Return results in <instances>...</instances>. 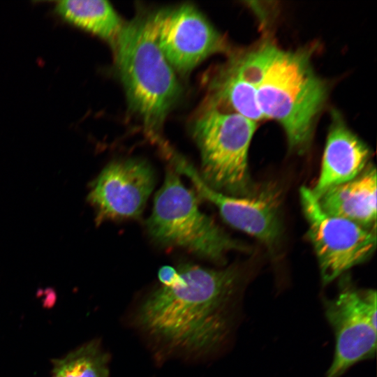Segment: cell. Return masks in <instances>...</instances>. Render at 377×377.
I'll return each mask as SVG.
<instances>
[{
    "label": "cell",
    "mask_w": 377,
    "mask_h": 377,
    "mask_svg": "<svg viewBox=\"0 0 377 377\" xmlns=\"http://www.w3.org/2000/svg\"><path fill=\"white\" fill-rule=\"evenodd\" d=\"M144 300L137 321L148 334L188 353L216 349L228 331V309L239 282L237 268L186 263Z\"/></svg>",
    "instance_id": "1"
},
{
    "label": "cell",
    "mask_w": 377,
    "mask_h": 377,
    "mask_svg": "<svg viewBox=\"0 0 377 377\" xmlns=\"http://www.w3.org/2000/svg\"><path fill=\"white\" fill-rule=\"evenodd\" d=\"M310 50H285L274 45L257 86L265 119L276 120L290 149L310 145L316 119L327 98V84L315 72Z\"/></svg>",
    "instance_id": "2"
},
{
    "label": "cell",
    "mask_w": 377,
    "mask_h": 377,
    "mask_svg": "<svg viewBox=\"0 0 377 377\" xmlns=\"http://www.w3.org/2000/svg\"><path fill=\"white\" fill-rule=\"evenodd\" d=\"M112 47L130 107L149 131H157L181 88L158 43L155 14L124 23Z\"/></svg>",
    "instance_id": "3"
},
{
    "label": "cell",
    "mask_w": 377,
    "mask_h": 377,
    "mask_svg": "<svg viewBox=\"0 0 377 377\" xmlns=\"http://www.w3.org/2000/svg\"><path fill=\"white\" fill-rule=\"evenodd\" d=\"M146 228L158 244L180 247L217 263L223 262L230 251L248 250L200 210L196 195L173 168L167 169L163 184L155 195Z\"/></svg>",
    "instance_id": "4"
},
{
    "label": "cell",
    "mask_w": 377,
    "mask_h": 377,
    "mask_svg": "<svg viewBox=\"0 0 377 377\" xmlns=\"http://www.w3.org/2000/svg\"><path fill=\"white\" fill-rule=\"evenodd\" d=\"M257 123L209 103L195 119L192 134L201 156L202 180L227 195H250L248 154Z\"/></svg>",
    "instance_id": "5"
},
{
    "label": "cell",
    "mask_w": 377,
    "mask_h": 377,
    "mask_svg": "<svg viewBox=\"0 0 377 377\" xmlns=\"http://www.w3.org/2000/svg\"><path fill=\"white\" fill-rule=\"evenodd\" d=\"M376 297L375 290L357 288L345 279L337 295L323 301L335 337L334 357L325 377H340L355 364L375 357Z\"/></svg>",
    "instance_id": "6"
},
{
    "label": "cell",
    "mask_w": 377,
    "mask_h": 377,
    "mask_svg": "<svg viewBox=\"0 0 377 377\" xmlns=\"http://www.w3.org/2000/svg\"><path fill=\"white\" fill-rule=\"evenodd\" d=\"M300 195L323 285L372 255L376 247V231L325 213L311 188L302 186Z\"/></svg>",
    "instance_id": "7"
},
{
    "label": "cell",
    "mask_w": 377,
    "mask_h": 377,
    "mask_svg": "<svg viewBox=\"0 0 377 377\" xmlns=\"http://www.w3.org/2000/svg\"><path fill=\"white\" fill-rule=\"evenodd\" d=\"M155 185L153 168L138 158L108 163L90 184L87 200L98 223L140 217Z\"/></svg>",
    "instance_id": "8"
},
{
    "label": "cell",
    "mask_w": 377,
    "mask_h": 377,
    "mask_svg": "<svg viewBox=\"0 0 377 377\" xmlns=\"http://www.w3.org/2000/svg\"><path fill=\"white\" fill-rule=\"evenodd\" d=\"M158 43L177 71L186 73L209 56L227 52L226 39L195 8L183 5L155 13Z\"/></svg>",
    "instance_id": "9"
},
{
    "label": "cell",
    "mask_w": 377,
    "mask_h": 377,
    "mask_svg": "<svg viewBox=\"0 0 377 377\" xmlns=\"http://www.w3.org/2000/svg\"><path fill=\"white\" fill-rule=\"evenodd\" d=\"M171 158L175 169L190 178L200 194L218 209L226 223L256 238L270 249L276 246L282 228L277 202L272 195L262 193L235 196L219 192L207 186L186 160L176 154Z\"/></svg>",
    "instance_id": "10"
},
{
    "label": "cell",
    "mask_w": 377,
    "mask_h": 377,
    "mask_svg": "<svg viewBox=\"0 0 377 377\" xmlns=\"http://www.w3.org/2000/svg\"><path fill=\"white\" fill-rule=\"evenodd\" d=\"M318 180L311 189L316 198L330 188L357 177L367 167L368 146L346 124L336 111L332 112Z\"/></svg>",
    "instance_id": "11"
},
{
    "label": "cell",
    "mask_w": 377,
    "mask_h": 377,
    "mask_svg": "<svg viewBox=\"0 0 377 377\" xmlns=\"http://www.w3.org/2000/svg\"><path fill=\"white\" fill-rule=\"evenodd\" d=\"M376 170L369 165L355 179L332 186L317 198L328 215L376 231Z\"/></svg>",
    "instance_id": "12"
},
{
    "label": "cell",
    "mask_w": 377,
    "mask_h": 377,
    "mask_svg": "<svg viewBox=\"0 0 377 377\" xmlns=\"http://www.w3.org/2000/svg\"><path fill=\"white\" fill-rule=\"evenodd\" d=\"M210 102L256 123L265 119L260 109L257 87L240 71L234 58L223 66L212 82Z\"/></svg>",
    "instance_id": "13"
},
{
    "label": "cell",
    "mask_w": 377,
    "mask_h": 377,
    "mask_svg": "<svg viewBox=\"0 0 377 377\" xmlns=\"http://www.w3.org/2000/svg\"><path fill=\"white\" fill-rule=\"evenodd\" d=\"M54 10L66 22L98 36L112 46L124 24L104 0H62L56 3Z\"/></svg>",
    "instance_id": "14"
},
{
    "label": "cell",
    "mask_w": 377,
    "mask_h": 377,
    "mask_svg": "<svg viewBox=\"0 0 377 377\" xmlns=\"http://www.w3.org/2000/svg\"><path fill=\"white\" fill-rule=\"evenodd\" d=\"M53 374L60 377H109L108 357L97 341H91L53 360Z\"/></svg>",
    "instance_id": "15"
},
{
    "label": "cell",
    "mask_w": 377,
    "mask_h": 377,
    "mask_svg": "<svg viewBox=\"0 0 377 377\" xmlns=\"http://www.w3.org/2000/svg\"><path fill=\"white\" fill-rule=\"evenodd\" d=\"M52 377H60V376H58V375L53 374V376H52Z\"/></svg>",
    "instance_id": "16"
}]
</instances>
